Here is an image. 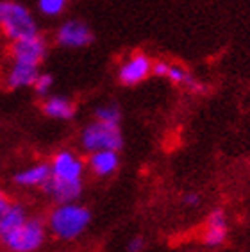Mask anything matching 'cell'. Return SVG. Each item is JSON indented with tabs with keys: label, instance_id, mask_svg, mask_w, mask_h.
I'll return each mask as SVG.
<instances>
[{
	"label": "cell",
	"instance_id": "11",
	"mask_svg": "<svg viewBox=\"0 0 250 252\" xmlns=\"http://www.w3.org/2000/svg\"><path fill=\"white\" fill-rule=\"evenodd\" d=\"M48 179H50V165L45 161L18 170L13 177L15 185L20 188H43Z\"/></svg>",
	"mask_w": 250,
	"mask_h": 252
},
{
	"label": "cell",
	"instance_id": "10",
	"mask_svg": "<svg viewBox=\"0 0 250 252\" xmlns=\"http://www.w3.org/2000/svg\"><path fill=\"white\" fill-rule=\"evenodd\" d=\"M229 234V225H227V215L223 209H215L206 223V231H204L202 242L206 247H220L223 245Z\"/></svg>",
	"mask_w": 250,
	"mask_h": 252
},
{
	"label": "cell",
	"instance_id": "15",
	"mask_svg": "<svg viewBox=\"0 0 250 252\" xmlns=\"http://www.w3.org/2000/svg\"><path fill=\"white\" fill-rule=\"evenodd\" d=\"M27 219H29V211L25 208V204L11 200L9 208L5 209L4 217L0 220V238L5 236V234H9L11 231H15L16 227H20Z\"/></svg>",
	"mask_w": 250,
	"mask_h": 252
},
{
	"label": "cell",
	"instance_id": "19",
	"mask_svg": "<svg viewBox=\"0 0 250 252\" xmlns=\"http://www.w3.org/2000/svg\"><path fill=\"white\" fill-rule=\"evenodd\" d=\"M145 251V238L143 236H132L127 243V252H143Z\"/></svg>",
	"mask_w": 250,
	"mask_h": 252
},
{
	"label": "cell",
	"instance_id": "4",
	"mask_svg": "<svg viewBox=\"0 0 250 252\" xmlns=\"http://www.w3.org/2000/svg\"><path fill=\"white\" fill-rule=\"evenodd\" d=\"M47 222L39 217H29L20 227L0 238L9 252H38L47 242Z\"/></svg>",
	"mask_w": 250,
	"mask_h": 252
},
{
	"label": "cell",
	"instance_id": "8",
	"mask_svg": "<svg viewBox=\"0 0 250 252\" xmlns=\"http://www.w3.org/2000/svg\"><path fill=\"white\" fill-rule=\"evenodd\" d=\"M152 59L143 52L130 54L118 68V81L122 86H136L152 73Z\"/></svg>",
	"mask_w": 250,
	"mask_h": 252
},
{
	"label": "cell",
	"instance_id": "17",
	"mask_svg": "<svg viewBox=\"0 0 250 252\" xmlns=\"http://www.w3.org/2000/svg\"><path fill=\"white\" fill-rule=\"evenodd\" d=\"M66 5L68 0H38V11L43 16H59Z\"/></svg>",
	"mask_w": 250,
	"mask_h": 252
},
{
	"label": "cell",
	"instance_id": "12",
	"mask_svg": "<svg viewBox=\"0 0 250 252\" xmlns=\"http://www.w3.org/2000/svg\"><path fill=\"white\" fill-rule=\"evenodd\" d=\"M41 111L45 117L52 118V120L68 122L75 117V104L64 95H48L41 104Z\"/></svg>",
	"mask_w": 250,
	"mask_h": 252
},
{
	"label": "cell",
	"instance_id": "5",
	"mask_svg": "<svg viewBox=\"0 0 250 252\" xmlns=\"http://www.w3.org/2000/svg\"><path fill=\"white\" fill-rule=\"evenodd\" d=\"M81 147L88 154L98 151L120 152L124 147V134L120 127L106 126L100 122H90L81 132Z\"/></svg>",
	"mask_w": 250,
	"mask_h": 252
},
{
	"label": "cell",
	"instance_id": "21",
	"mask_svg": "<svg viewBox=\"0 0 250 252\" xmlns=\"http://www.w3.org/2000/svg\"><path fill=\"white\" fill-rule=\"evenodd\" d=\"M9 204H11L9 195L5 193L4 189H0V220H2V217H4L5 209L9 208Z\"/></svg>",
	"mask_w": 250,
	"mask_h": 252
},
{
	"label": "cell",
	"instance_id": "18",
	"mask_svg": "<svg viewBox=\"0 0 250 252\" xmlns=\"http://www.w3.org/2000/svg\"><path fill=\"white\" fill-rule=\"evenodd\" d=\"M52 86H54L52 75L47 72H39L38 77H36V81H34V84H32V90L36 92L38 97L47 98L48 95H50V92H52Z\"/></svg>",
	"mask_w": 250,
	"mask_h": 252
},
{
	"label": "cell",
	"instance_id": "6",
	"mask_svg": "<svg viewBox=\"0 0 250 252\" xmlns=\"http://www.w3.org/2000/svg\"><path fill=\"white\" fill-rule=\"evenodd\" d=\"M48 54V41L41 36H31V38L18 39V41H11L9 45V56L13 63L31 64V66H38L43 63Z\"/></svg>",
	"mask_w": 250,
	"mask_h": 252
},
{
	"label": "cell",
	"instance_id": "2",
	"mask_svg": "<svg viewBox=\"0 0 250 252\" xmlns=\"http://www.w3.org/2000/svg\"><path fill=\"white\" fill-rule=\"evenodd\" d=\"M47 229L61 242H73L86 233L92 223V211L79 202L56 204L47 217Z\"/></svg>",
	"mask_w": 250,
	"mask_h": 252
},
{
	"label": "cell",
	"instance_id": "9",
	"mask_svg": "<svg viewBox=\"0 0 250 252\" xmlns=\"http://www.w3.org/2000/svg\"><path fill=\"white\" fill-rule=\"evenodd\" d=\"M88 170L98 179H107L120 168V154L116 151H98L88 156Z\"/></svg>",
	"mask_w": 250,
	"mask_h": 252
},
{
	"label": "cell",
	"instance_id": "1",
	"mask_svg": "<svg viewBox=\"0 0 250 252\" xmlns=\"http://www.w3.org/2000/svg\"><path fill=\"white\" fill-rule=\"evenodd\" d=\"M48 165L50 179L41 188L43 193L56 204L77 202L84 191V159L73 151H59L52 156Z\"/></svg>",
	"mask_w": 250,
	"mask_h": 252
},
{
	"label": "cell",
	"instance_id": "3",
	"mask_svg": "<svg viewBox=\"0 0 250 252\" xmlns=\"http://www.w3.org/2000/svg\"><path fill=\"white\" fill-rule=\"evenodd\" d=\"M0 32L9 41H18L39 34V29L27 5L16 0H0Z\"/></svg>",
	"mask_w": 250,
	"mask_h": 252
},
{
	"label": "cell",
	"instance_id": "22",
	"mask_svg": "<svg viewBox=\"0 0 250 252\" xmlns=\"http://www.w3.org/2000/svg\"><path fill=\"white\" fill-rule=\"evenodd\" d=\"M0 36H2V32H0Z\"/></svg>",
	"mask_w": 250,
	"mask_h": 252
},
{
	"label": "cell",
	"instance_id": "14",
	"mask_svg": "<svg viewBox=\"0 0 250 252\" xmlns=\"http://www.w3.org/2000/svg\"><path fill=\"white\" fill-rule=\"evenodd\" d=\"M164 79H168L170 83L175 84V86H183L184 90L195 93V95H204V93H207V84H204L202 81H198L193 73H189L186 68L181 66V64L170 63L168 72H166Z\"/></svg>",
	"mask_w": 250,
	"mask_h": 252
},
{
	"label": "cell",
	"instance_id": "16",
	"mask_svg": "<svg viewBox=\"0 0 250 252\" xmlns=\"http://www.w3.org/2000/svg\"><path fill=\"white\" fill-rule=\"evenodd\" d=\"M95 120L100 122V124H106V126H122V111L116 104H104V106H98L95 109Z\"/></svg>",
	"mask_w": 250,
	"mask_h": 252
},
{
	"label": "cell",
	"instance_id": "13",
	"mask_svg": "<svg viewBox=\"0 0 250 252\" xmlns=\"http://www.w3.org/2000/svg\"><path fill=\"white\" fill-rule=\"evenodd\" d=\"M39 68L31 66V64L11 63V68L5 75V86L9 90H24V88H32L34 81L38 77Z\"/></svg>",
	"mask_w": 250,
	"mask_h": 252
},
{
	"label": "cell",
	"instance_id": "7",
	"mask_svg": "<svg viewBox=\"0 0 250 252\" xmlns=\"http://www.w3.org/2000/svg\"><path fill=\"white\" fill-rule=\"evenodd\" d=\"M93 31L86 22L77 18L66 20L56 31V43L62 49H84L93 43Z\"/></svg>",
	"mask_w": 250,
	"mask_h": 252
},
{
	"label": "cell",
	"instance_id": "20",
	"mask_svg": "<svg viewBox=\"0 0 250 252\" xmlns=\"http://www.w3.org/2000/svg\"><path fill=\"white\" fill-rule=\"evenodd\" d=\"M183 204L186 206V208H197L198 204H200V195L195 193V191L184 193L183 195Z\"/></svg>",
	"mask_w": 250,
	"mask_h": 252
}]
</instances>
